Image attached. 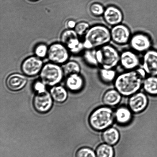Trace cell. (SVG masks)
<instances>
[{"mask_svg": "<svg viewBox=\"0 0 157 157\" xmlns=\"http://www.w3.org/2000/svg\"><path fill=\"white\" fill-rule=\"evenodd\" d=\"M97 157H114V151L112 146L105 143L100 144L95 151Z\"/></svg>", "mask_w": 157, "mask_h": 157, "instance_id": "cell-24", "label": "cell"}, {"mask_svg": "<svg viewBox=\"0 0 157 157\" xmlns=\"http://www.w3.org/2000/svg\"><path fill=\"white\" fill-rule=\"evenodd\" d=\"M115 120L121 125H126L132 121L133 112L128 107L121 106L114 112Z\"/></svg>", "mask_w": 157, "mask_h": 157, "instance_id": "cell-17", "label": "cell"}, {"mask_svg": "<svg viewBox=\"0 0 157 157\" xmlns=\"http://www.w3.org/2000/svg\"><path fill=\"white\" fill-rule=\"evenodd\" d=\"M83 57L85 61L89 65L94 67H99L97 58L96 49H86Z\"/></svg>", "mask_w": 157, "mask_h": 157, "instance_id": "cell-25", "label": "cell"}, {"mask_svg": "<svg viewBox=\"0 0 157 157\" xmlns=\"http://www.w3.org/2000/svg\"><path fill=\"white\" fill-rule=\"evenodd\" d=\"M61 42L72 53L78 54L85 49L83 42L80 41L78 35L75 30L69 29L61 34Z\"/></svg>", "mask_w": 157, "mask_h": 157, "instance_id": "cell-6", "label": "cell"}, {"mask_svg": "<svg viewBox=\"0 0 157 157\" xmlns=\"http://www.w3.org/2000/svg\"><path fill=\"white\" fill-rule=\"evenodd\" d=\"M115 120L114 112L106 106L95 109L91 113L89 119L91 127L97 131H103L110 127Z\"/></svg>", "mask_w": 157, "mask_h": 157, "instance_id": "cell-3", "label": "cell"}, {"mask_svg": "<svg viewBox=\"0 0 157 157\" xmlns=\"http://www.w3.org/2000/svg\"><path fill=\"white\" fill-rule=\"evenodd\" d=\"M140 61L137 53L132 50H127L120 53L119 64L126 71L135 70L139 68Z\"/></svg>", "mask_w": 157, "mask_h": 157, "instance_id": "cell-11", "label": "cell"}, {"mask_svg": "<svg viewBox=\"0 0 157 157\" xmlns=\"http://www.w3.org/2000/svg\"><path fill=\"white\" fill-rule=\"evenodd\" d=\"M147 74L142 68L120 73L115 80L114 86L121 95L130 96L143 87Z\"/></svg>", "mask_w": 157, "mask_h": 157, "instance_id": "cell-1", "label": "cell"}, {"mask_svg": "<svg viewBox=\"0 0 157 157\" xmlns=\"http://www.w3.org/2000/svg\"><path fill=\"white\" fill-rule=\"evenodd\" d=\"M76 23L75 21L73 20H70L68 21L67 23V27L69 29H73V28L75 29L76 26Z\"/></svg>", "mask_w": 157, "mask_h": 157, "instance_id": "cell-32", "label": "cell"}, {"mask_svg": "<svg viewBox=\"0 0 157 157\" xmlns=\"http://www.w3.org/2000/svg\"><path fill=\"white\" fill-rule=\"evenodd\" d=\"M99 75L101 80L106 84H110L114 81L117 77L114 69L101 68Z\"/></svg>", "mask_w": 157, "mask_h": 157, "instance_id": "cell-23", "label": "cell"}, {"mask_svg": "<svg viewBox=\"0 0 157 157\" xmlns=\"http://www.w3.org/2000/svg\"><path fill=\"white\" fill-rule=\"evenodd\" d=\"M122 95L116 89H111L105 92L103 95L102 101L105 105L113 107L121 102Z\"/></svg>", "mask_w": 157, "mask_h": 157, "instance_id": "cell-18", "label": "cell"}, {"mask_svg": "<svg viewBox=\"0 0 157 157\" xmlns=\"http://www.w3.org/2000/svg\"><path fill=\"white\" fill-rule=\"evenodd\" d=\"M111 41L110 29L102 24L90 27L84 35L83 44L85 49H97Z\"/></svg>", "mask_w": 157, "mask_h": 157, "instance_id": "cell-2", "label": "cell"}, {"mask_svg": "<svg viewBox=\"0 0 157 157\" xmlns=\"http://www.w3.org/2000/svg\"><path fill=\"white\" fill-rule=\"evenodd\" d=\"M48 48L44 44H40L37 45L35 49V53L36 56L40 58H43L47 56Z\"/></svg>", "mask_w": 157, "mask_h": 157, "instance_id": "cell-30", "label": "cell"}, {"mask_svg": "<svg viewBox=\"0 0 157 157\" xmlns=\"http://www.w3.org/2000/svg\"><path fill=\"white\" fill-rule=\"evenodd\" d=\"M105 8L102 5L99 3H94L90 7V13L95 17L103 16Z\"/></svg>", "mask_w": 157, "mask_h": 157, "instance_id": "cell-27", "label": "cell"}, {"mask_svg": "<svg viewBox=\"0 0 157 157\" xmlns=\"http://www.w3.org/2000/svg\"><path fill=\"white\" fill-rule=\"evenodd\" d=\"M40 73L41 81L46 85L55 86L62 80L64 72L59 65L51 62L44 65Z\"/></svg>", "mask_w": 157, "mask_h": 157, "instance_id": "cell-5", "label": "cell"}, {"mask_svg": "<svg viewBox=\"0 0 157 157\" xmlns=\"http://www.w3.org/2000/svg\"><path fill=\"white\" fill-rule=\"evenodd\" d=\"M101 138L105 143L113 146L117 143L120 138V134L117 129L109 127L103 131Z\"/></svg>", "mask_w": 157, "mask_h": 157, "instance_id": "cell-20", "label": "cell"}, {"mask_svg": "<svg viewBox=\"0 0 157 157\" xmlns=\"http://www.w3.org/2000/svg\"><path fill=\"white\" fill-rule=\"evenodd\" d=\"M69 51L62 43H55L49 47L48 57L52 63L58 65L64 64L69 58Z\"/></svg>", "mask_w": 157, "mask_h": 157, "instance_id": "cell-8", "label": "cell"}, {"mask_svg": "<svg viewBox=\"0 0 157 157\" xmlns=\"http://www.w3.org/2000/svg\"><path fill=\"white\" fill-rule=\"evenodd\" d=\"M96 55L101 68L114 69L119 64L120 53L109 44L97 49Z\"/></svg>", "mask_w": 157, "mask_h": 157, "instance_id": "cell-4", "label": "cell"}, {"mask_svg": "<svg viewBox=\"0 0 157 157\" xmlns=\"http://www.w3.org/2000/svg\"><path fill=\"white\" fill-rule=\"evenodd\" d=\"M76 157H97L96 153L91 149L83 147L76 152Z\"/></svg>", "mask_w": 157, "mask_h": 157, "instance_id": "cell-29", "label": "cell"}, {"mask_svg": "<svg viewBox=\"0 0 157 157\" xmlns=\"http://www.w3.org/2000/svg\"><path fill=\"white\" fill-rule=\"evenodd\" d=\"M53 98L47 90L36 92L33 100V106L38 113H45L51 109L53 106Z\"/></svg>", "mask_w": 157, "mask_h": 157, "instance_id": "cell-10", "label": "cell"}, {"mask_svg": "<svg viewBox=\"0 0 157 157\" xmlns=\"http://www.w3.org/2000/svg\"><path fill=\"white\" fill-rule=\"evenodd\" d=\"M88 23L82 21L76 24L75 28V30L78 36L85 35L90 27Z\"/></svg>", "mask_w": 157, "mask_h": 157, "instance_id": "cell-28", "label": "cell"}, {"mask_svg": "<svg viewBox=\"0 0 157 157\" xmlns=\"http://www.w3.org/2000/svg\"><path fill=\"white\" fill-rule=\"evenodd\" d=\"M45 84L42 81H36L34 84L33 88L36 92H40L44 91L46 90Z\"/></svg>", "mask_w": 157, "mask_h": 157, "instance_id": "cell-31", "label": "cell"}, {"mask_svg": "<svg viewBox=\"0 0 157 157\" xmlns=\"http://www.w3.org/2000/svg\"><path fill=\"white\" fill-rule=\"evenodd\" d=\"M129 44L131 50L136 53H144L151 49L152 41L147 34L137 32L132 35Z\"/></svg>", "mask_w": 157, "mask_h": 157, "instance_id": "cell-7", "label": "cell"}, {"mask_svg": "<svg viewBox=\"0 0 157 157\" xmlns=\"http://www.w3.org/2000/svg\"><path fill=\"white\" fill-rule=\"evenodd\" d=\"M44 65L41 58L31 56L26 58L22 63L21 69L25 76L33 77L40 73Z\"/></svg>", "mask_w": 157, "mask_h": 157, "instance_id": "cell-12", "label": "cell"}, {"mask_svg": "<svg viewBox=\"0 0 157 157\" xmlns=\"http://www.w3.org/2000/svg\"><path fill=\"white\" fill-rule=\"evenodd\" d=\"M148 103L147 95L143 92H138L130 96L128 101V107L133 113H138L145 110Z\"/></svg>", "mask_w": 157, "mask_h": 157, "instance_id": "cell-14", "label": "cell"}, {"mask_svg": "<svg viewBox=\"0 0 157 157\" xmlns=\"http://www.w3.org/2000/svg\"></svg>", "mask_w": 157, "mask_h": 157, "instance_id": "cell-34", "label": "cell"}, {"mask_svg": "<svg viewBox=\"0 0 157 157\" xmlns=\"http://www.w3.org/2000/svg\"><path fill=\"white\" fill-rule=\"evenodd\" d=\"M29 1H32V2H35L38 1V0H29Z\"/></svg>", "mask_w": 157, "mask_h": 157, "instance_id": "cell-33", "label": "cell"}, {"mask_svg": "<svg viewBox=\"0 0 157 157\" xmlns=\"http://www.w3.org/2000/svg\"><path fill=\"white\" fill-rule=\"evenodd\" d=\"M27 79L25 75L13 73L9 75L6 80L7 88L12 91H18L25 87Z\"/></svg>", "mask_w": 157, "mask_h": 157, "instance_id": "cell-16", "label": "cell"}, {"mask_svg": "<svg viewBox=\"0 0 157 157\" xmlns=\"http://www.w3.org/2000/svg\"><path fill=\"white\" fill-rule=\"evenodd\" d=\"M66 84L69 90L73 92H77L81 90L84 87V80L79 74H75L67 76Z\"/></svg>", "mask_w": 157, "mask_h": 157, "instance_id": "cell-19", "label": "cell"}, {"mask_svg": "<svg viewBox=\"0 0 157 157\" xmlns=\"http://www.w3.org/2000/svg\"><path fill=\"white\" fill-rule=\"evenodd\" d=\"M142 68L149 76H157V50L151 49L143 55Z\"/></svg>", "mask_w": 157, "mask_h": 157, "instance_id": "cell-13", "label": "cell"}, {"mask_svg": "<svg viewBox=\"0 0 157 157\" xmlns=\"http://www.w3.org/2000/svg\"><path fill=\"white\" fill-rule=\"evenodd\" d=\"M111 41L118 45L129 44L132 36L131 31L125 25L121 24L113 26L110 29Z\"/></svg>", "mask_w": 157, "mask_h": 157, "instance_id": "cell-9", "label": "cell"}, {"mask_svg": "<svg viewBox=\"0 0 157 157\" xmlns=\"http://www.w3.org/2000/svg\"><path fill=\"white\" fill-rule=\"evenodd\" d=\"M50 94L55 102L62 103L67 100V93L66 89L62 86H54L50 90Z\"/></svg>", "mask_w": 157, "mask_h": 157, "instance_id": "cell-22", "label": "cell"}, {"mask_svg": "<svg viewBox=\"0 0 157 157\" xmlns=\"http://www.w3.org/2000/svg\"><path fill=\"white\" fill-rule=\"evenodd\" d=\"M102 16L106 24L112 27L121 24L124 18V14L121 9L112 5L105 8Z\"/></svg>", "mask_w": 157, "mask_h": 157, "instance_id": "cell-15", "label": "cell"}, {"mask_svg": "<svg viewBox=\"0 0 157 157\" xmlns=\"http://www.w3.org/2000/svg\"><path fill=\"white\" fill-rule=\"evenodd\" d=\"M63 70L64 73L69 76L75 74H79L81 71V67L79 64L76 61H69L66 63Z\"/></svg>", "mask_w": 157, "mask_h": 157, "instance_id": "cell-26", "label": "cell"}, {"mask_svg": "<svg viewBox=\"0 0 157 157\" xmlns=\"http://www.w3.org/2000/svg\"><path fill=\"white\" fill-rule=\"evenodd\" d=\"M144 91L151 96H157V76H149L144 79L143 85Z\"/></svg>", "mask_w": 157, "mask_h": 157, "instance_id": "cell-21", "label": "cell"}]
</instances>
